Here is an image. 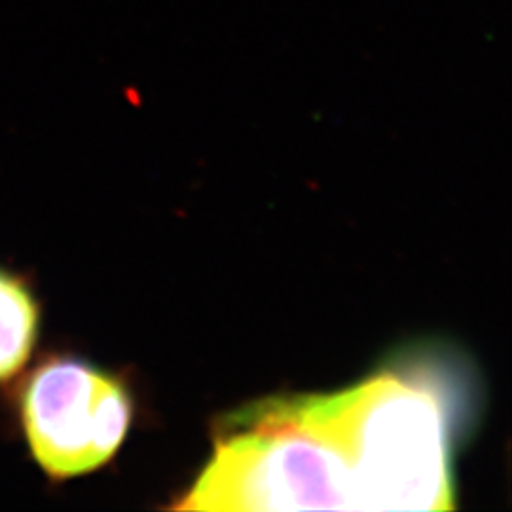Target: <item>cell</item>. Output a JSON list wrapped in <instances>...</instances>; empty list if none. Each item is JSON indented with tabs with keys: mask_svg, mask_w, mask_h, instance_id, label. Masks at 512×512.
<instances>
[{
	"mask_svg": "<svg viewBox=\"0 0 512 512\" xmlns=\"http://www.w3.org/2000/svg\"><path fill=\"white\" fill-rule=\"evenodd\" d=\"M42 330V302L27 275L0 266V387L33 361Z\"/></svg>",
	"mask_w": 512,
	"mask_h": 512,
	"instance_id": "cell-3",
	"label": "cell"
},
{
	"mask_svg": "<svg viewBox=\"0 0 512 512\" xmlns=\"http://www.w3.org/2000/svg\"><path fill=\"white\" fill-rule=\"evenodd\" d=\"M450 418L437 387L384 372L332 395L236 412L181 511H448Z\"/></svg>",
	"mask_w": 512,
	"mask_h": 512,
	"instance_id": "cell-1",
	"label": "cell"
},
{
	"mask_svg": "<svg viewBox=\"0 0 512 512\" xmlns=\"http://www.w3.org/2000/svg\"><path fill=\"white\" fill-rule=\"evenodd\" d=\"M133 401L124 382L74 355L33 366L16 395V423L33 463L52 482L90 475L128 437Z\"/></svg>",
	"mask_w": 512,
	"mask_h": 512,
	"instance_id": "cell-2",
	"label": "cell"
}]
</instances>
